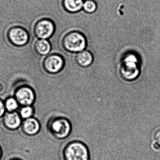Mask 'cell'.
<instances>
[{"label":"cell","mask_w":160,"mask_h":160,"mask_svg":"<svg viewBox=\"0 0 160 160\" xmlns=\"http://www.w3.org/2000/svg\"><path fill=\"white\" fill-rule=\"evenodd\" d=\"M139 60L134 53H128L123 57L120 69L121 74L124 79L132 80L139 74Z\"/></svg>","instance_id":"obj_1"},{"label":"cell","mask_w":160,"mask_h":160,"mask_svg":"<svg viewBox=\"0 0 160 160\" xmlns=\"http://www.w3.org/2000/svg\"><path fill=\"white\" fill-rule=\"evenodd\" d=\"M62 45L64 48L69 52L79 53L86 48L87 41L82 33L78 32H72L63 37Z\"/></svg>","instance_id":"obj_2"},{"label":"cell","mask_w":160,"mask_h":160,"mask_svg":"<svg viewBox=\"0 0 160 160\" xmlns=\"http://www.w3.org/2000/svg\"><path fill=\"white\" fill-rule=\"evenodd\" d=\"M65 160H88L89 153L87 146L79 141H73L66 146L63 151Z\"/></svg>","instance_id":"obj_3"},{"label":"cell","mask_w":160,"mask_h":160,"mask_svg":"<svg viewBox=\"0 0 160 160\" xmlns=\"http://www.w3.org/2000/svg\"><path fill=\"white\" fill-rule=\"evenodd\" d=\"M48 126L51 134L59 139H62L68 136L72 129L70 122L62 117H57L51 119L48 122Z\"/></svg>","instance_id":"obj_4"},{"label":"cell","mask_w":160,"mask_h":160,"mask_svg":"<svg viewBox=\"0 0 160 160\" xmlns=\"http://www.w3.org/2000/svg\"><path fill=\"white\" fill-rule=\"evenodd\" d=\"M55 23L48 18H43L38 20L33 28L34 34L37 38L46 40L51 38L55 33Z\"/></svg>","instance_id":"obj_5"},{"label":"cell","mask_w":160,"mask_h":160,"mask_svg":"<svg viewBox=\"0 0 160 160\" xmlns=\"http://www.w3.org/2000/svg\"><path fill=\"white\" fill-rule=\"evenodd\" d=\"M7 38L11 44L15 46L23 47L29 42L30 35L28 31L24 28L15 26L9 30Z\"/></svg>","instance_id":"obj_6"},{"label":"cell","mask_w":160,"mask_h":160,"mask_svg":"<svg viewBox=\"0 0 160 160\" xmlns=\"http://www.w3.org/2000/svg\"><path fill=\"white\" fill-rule=\"evenodd\" d=\"M64 65L63 58L58 54H52L47 57L43 62L45 70L50 73H56L61 71Z\"/></svg>","instance_id":"obj_7"},{"label":"cell","mask_w":160,"mask_h":160,"mask_svg":"<svg viewBox=\"0 0 160 160\" xmlns=\"http://www.w3.org/2000/svg\"><path fill=\"white\" fill-rule=\"evenodd\" d=\"M16 100L18 103L24 106H28L33 103L35 100L34 92L29 87H22L16 92Z\"/></svg>","instance_id":"obj_8"},{"label":"cell","mask_w":160,"mask_h":160,"mask_svg":"<svg viewBox=\"0 0 160 160\" xmlns=\"http://www.w3.org/2000/svg\"><path fill=\"white\" fill-rule=\"evenodd\" d=\"M3 123L8 129L14 130L20 126L21 120L16 112H11L5 114L3 118Z\"/></svg>","instance_id":"obj_9"},{"label":"cell","mask_w":160,"mask_h":160,"mask_svg":"<svg viewBox=\"0 0 160 160\" xmlns=\"http://www.w3.org/2000/svg\"><path fill=\"white\" fill-rule=\"evenodd\" d=\"M40 129L39 122L33 118H28L23 122L22 129L25 133L29 135H33L38 133Z\"/></svg>","instance_id":"obj_10"},{"label":"cell","mask_w":160,"mask_h":160,"mask_svg":"<svg viewBox=\"0 0 160 160\" xmlns=\"http://www.w3.org/2000/svg\"><path fill=\"white\" fill-rule=\"evenodd\" d=\"M35 52L41 56H44L50 53L52 46L50 42L46 39H39L34 45Z\"/></svg>","instance_id":"obj_11"},{"label":"cell","mask_w":160,"mask_h":160,"mask_svg":"<svg viewBox=\"0 0 160 160\" xmlns=\"http://www.w3.org/2000/svg\"><path fill=\"white\" fill-rule=\"evenodd\" d=\"M83 0H63L62 5L64 9L69 12L74 13L83 8Z\"/></svg>","instance_id":"obj_12"},{"label":"cell","mask_w":160,"mask_h":160,"mask_svg":"<svg viewBox=\"0 0 160 160\" xmlns=\"http://www.w3.org/2000/svg\"><path fill=\"white\" fill-rule=\"evenodd\" d=\"M76 61L80 66L87 67L90 66L92 63L93 62V57L90 52L83 50L78 54Z\"/></svg>","instance_id":"obj_13"},{"label":"cell","mask_w":160,"mask_h":160,"mask_svg":"<svg viewBox=\"0 0 160 160\" xmlns=\"http://www.w3.org/2000/svg\"><path fill=\"white\" fill-rule=\"evenodd\" d=\"M83 8L84 11L88 13L94 12L97 9L96 2L92 0H87L83 4Z\"/></svg>","instance_id":"obj_14"},{"label":"cell","mask_w":160,"mask_h":160,"mask_svg":"<svg viewBox=\"0 0 160 160\" xmlns=\"http://www.w3.org/2000/svg\"><path fill=\"white\" fill-rule=\"evenodd\" d=\"M18 102L14 98H9L5 102V108L10 112H13L18 108Z\"/></svg>","instance_id":"obj_15"},{"label":"cell","mask_w":160,"mask_h":160,"mask_svg":"<svg viewBox=\"0 0 160 160\" xmlns=\"http://www.w3.org/2000/svg\"><path fill=\"white\" fill-rule=\"evenodd\" d=\"M33 113V108L30 106L24 107L21 108L20 111V115L23 118H28L32 116Z\"/></svg>","instance_id":"obj_16"},{"label":"cell","mask_w":160,"mask_h":160,"mask_svg":"<svg viewBox=\"0 0 160 160\" xmlns=\"http://www.w3.org/2000/svg\"><path fill=\"white\" fill-rule=\"evenodd\" d=\"M5 107L1 100H0V117H2L4 114L5 111Z\"/></svg>","instance_id":"obj_17"},{"label":"cell","mask_w":160,"mask_h":160,"mask_svg":"<svg viewBox=\"0 0 160 160\" xmlns=\"http://www.w3.org/2000/svg\"><path fill=\"white\" fill-rule=\"evenodd\" d=\"M154 139H155V142L158 143L160 146V130H158L155 133Z\"/></svg>","instance_id":"obj_18"},{"label":"cell","mask_w":160,"mask_h":160,"mask_svg":"<svg viewBox=\"0 0 160 160\" xmlns=\"http://www.w3.org/2000/svg\"><path fill=\"white\" fill-rule=\"evenodd\" d=\"M6 90V86L4 82L0 81V94L4 92Z\"/></svg>","instance_id":"obj_19"},{"label":"cell","mask_w":160,"mask_h":160,"mask_svg":"<svg viewBox=\"0 0 160 160\" xmlns=\"http://www.w3.org/2000/svg\"><path fill=\"white\" fill-rule=\"evenodd\" d=\"M153 147H154V148L156 150H159L160 148V145L155 142L153 144Z\"/></svg>","instance_id":"obj_20"},{"label":"cell","mask_w":160,"mask_h":160,"mask_svg":"<svg viewBox=\"0 0 160 160\" xmlns=\"http://www.w3.org/2000/svg\"><path fill=\"white\" fill-rule=\"evenodd\" d=\"M2 156V151L1 149V148H0V158Z\"/></svg>","instance_id":"obj_21"},{"label":"cell","mask_w":160,"mask_h":160,"mask_svg":"<svg viewBox=\"0 0 160 160\" xmlns=\"http://www.w3.org/2000/svg\"><path fill=\"white\" fill-rule=\"evenodd\" d=\"M18 160V159H14V160Z\"/></svg>","instance_id":"obj_22"}]
</instances>
